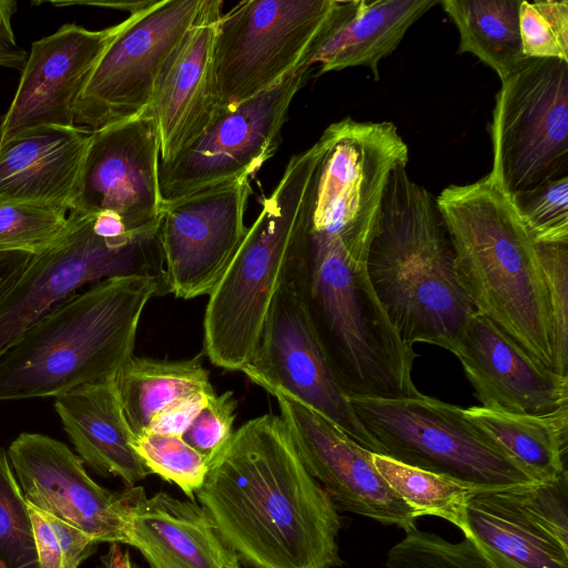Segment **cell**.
<instances>
[{"label":"cell","instance_id":"obj_1","mask_svg":"<svg viewBox=\"0 0 568 568\" xmlns=\"http://www.w3.org/2000/svg\"><path fill=\"white\" fill-rule=\"evenodd\" d=\"M199 504L252 568H335L342 520L280 415L239 427L210 463Z\"/></svg>","mask_w":568,"mask_h":568},{"label":"cell","instance_id":"obj_2","mask_svg":"<svg viewBox=\"0 0 568 568\" xmlns=\"http://www.w3.org/2000/svg\"><path fill=\"white\" fill-rule=\"evenodd\" d=\"M436 203L475 311L536 363L559 374L542 265L510 195L487 174L445 187Z\"/></svg>","mask_w":568,"mask_h":568},{"label":"cell","instance_id":"obj_3","mask_svg":"<svg viewBox=\"0 0 568 568\" xmlns=\"http://www.w3.org/2000/svg\"><path fill=\"white\" fill-rule=\"evenodd\" d=\"M405 164L388 180L367 252L374 292L400 339L453 351L475 312L460 284L436 197Z\"/></svg>","mask_w":568,"mask_h":568},{"label":"cell","instance_id":"obj_4","mask_svg":"<svg viewBox=\"0 0 568 568\" xmlns=\"http://www.w3.org/2000/svg\"><path fill=\"white\" fill-rule=\"evenodd\" d=\"M163 294L156 277L128 275L64 301L0 355V402L55 398L115 377L133 355L146 304Z\"/></svg>","mask_w":568,"mask_h":568},{"label":"cell","instance_id":"obj_5","mask_svg":"<svg viewBox=\"0 0 568 568\" xmlns=\"http://www.w3.org/2000/svg\"><path fill=\"white\" fill-rule=\"evenodd\" d=\"M317 146L293 155L209 295L203 349L210 362L241 372L253 358L266 314L284 272Z\"/></svg>","mask_w":568,"mask_h":568},{"label":"cell","instance_id":"obj_6","mask_svg":"<svg viewBox=\"0 0 568 568\" xmlns=\"http://www.w3.org/2000/svg\"><path fill=\"white\" fill-rule=\"evenodd\" d=\"M375 454L458 480L473 489H504L539 481L470 423L464 408L418 395L348 397Z\"/></svg>","mask_w":568,"mask_h":568},{"label":"cell","instance_id":"obj_7","mask_svg":"<svg viewBox=\"0 0 568 568\" xmlns=\"http://www.w3.org/2000/svg\"><path fill=\"white\" fill-rule=\"evenodd\" d=\"M92 222L93 215L69 212L65 233L0 287V355L87 285L128 275L154 276L164 285L159 229L120 245L98 236Z\"/></svg>","mask_w":568,"mask_h":568},{"label":"cell","instance_id":"obj_8","mask_svg":"<svg viewBox=\"0 0 568 568\" xmlns=\"http://www.w3.org/2000/svg\"><path fill=\"white\" fill-rule=\"evenodd\" d=\"M342 3L343 0H248L222 13L213 51L221 106L241 103L298 65L306 67Z\"/></svg>","mask_w":568,"mask_h":568},{"label":"cell","instance_id":"obj_9","mask_svg":"<svg viewBox=\"0 0 568 568\" xmlns=\"http://www.w3.org/2000/svg\"><path fill=\"white\" fill-rule=\"evenodd\" d=\"M488 173L509 195L568 176V62L527 59L501 82Z\"/></svg>","mask_w":568,"mask_h":568},{"label":"cell","instance_id":"obj_10","mask_svg":"<svg viewBox=\"0 0 568 568\" xmlns=\"http://www.w3.org/2000/svg\"><path fill=\"white\" fill-rule=\"evenodd\" d=\"M241 372L267 393L278 389L307 405L375 454V444L338 386L313 329L292 245L256 352Z\"/></svg>","mask_w":568,"mask_h":568},{"label":"cell","instance_id":"obj_11","mask_svg":"<svg viewBox=\"0 0 568 568\" xmlns=\"http://www.w3.org/2000/svg\"><path fill=\"white\" fill-rule=\"evenodd\" d=\"M308 75L310 69L298 65L271 88L223 108L189 148L159 163L162 202L254 175L276 152L290 105Z\"/></svg>","mask_w":568,"mask_h":568},{"label":"cell","instance_id":"obj_12","mask_svg":"<svg viewBox=\"0 0 568 568\" xmlns=\"http://www.w3.org/2000/svg\"><path fill=\"white\" fill-rule=\"evenodd\" d=\"M202 4L203 0H155L126 18L78 99L74 124L95 131L143 113Z\"/></svg>","mask_w":568,"mask_h":568},{"label":"cell","instance_id":"obj_13","mask_svg":"<svg viewBox=\"0 0 568 568\" xmlns=\"http://www.w3.org/2000/svg\"><path fill=\"white\" fill-rule=\"evenodd\" d=\"M7 454L28 504L77 527L98 544L130 546L132 506L142 487L111 491L100 486L77 454L43 434H20Z\"/></svg>","mask_w":568,"mask_h":568},{"label":"cell","instance_id":"obj_14","mask_svg":"<svg viewBox=\"0 0 568 568\" xmlns=\"http://www.w3.org/2000/svg\"><path fill=\"white\" fill-rule=\"evenodd\" d=\"M251 193L250 179L241 178L162 202L159 237L166 294L183 300L211 294L247 232Z\"/></svg>","mask_w":568,"mask_h":568},{"label":"cell","instance_id":"obj_15","mask_svg":"<svg viewBox=\"0 0 568 568\" xmlns=\"http://www.w3.org/2000/svg\"><path fill=\"white\" fill-rule=\"evenodd\" d=\"M468 535L493 568H568L567 473L549 483L474 489Z\"/></svg>","mask_w":568,"mask_h":568},{"label":"cell","instance_id":"obj_16","mask_svg":"<svg viewBox=\"0 0 568 568\" xmlns=\"http://www.w3.org/2000/svg\"><path fill=\"white\" fill-rule=\"evenodd\" d=\"M159 163L158 130L146 111L92 131L69 212L115 213L134 235L158 229Z\"/></svg>","mask_w":568,"mask_h":568},{"label":"cell","instance_id":"obj_17","mask_svg":"<svg viewBox=\"0 0 568 568\" xmlns=\"http://www.w3.org/2000/svg\"><path fill=\"white\" fill-rule=\"evenodd\" d=\"M297 455L337 509L396 526L416 527L418 515L385 481L366 450L322 414L278 389L268 392Z\"/></svg>","mask_w":568,"mask_h":568},{"label":"cell","instance_id":"obj_18","mask_svg":"<svg viewBox=\"0 0 568 568\" xmlns=\"http://www.w3.org/2000/svg\"><path fill=\"white\" fill-rule=\"evenodd\" d=\"M124 20L102 30L65 23L31 44L13 99L0 123V146L47 126H74L75 105Z\"/></svg>","mask_w":568,"mask_h":568},{"label":"cell","instance_id":"obj_19","mask_svg":"<svg viewBox=\"0 0 568 568\" xmlns=\"http://www.w3.org/2000/svg\"><path fill=\"white\" fill-rule=\"evenodd\" d=\"M221 0H203L193 24L166 61L145 110L154 120L160 163L189 148L221 113L213 51Z\"/></svg>","mask_w":568,"mask_h":568},{"label":"cell","instance_id":"obj_20","mask_svg":"<svg viewBox=\"0 0 568 568\" xmlns=\"http://www.w3.org/2000/svg\"><path fill=\"white\" fill-rule=\"evenodd\" d=\"M483 407L540 414L568 405V376L536 363L475 311L453 351Z\"/></svg>","mask_w":568,"mask_h":568},{"label":"cell","instance_id":"obj_21","mask_svg":"<svg viewBox=\"0 0 568 568\" xmlns=\"http://www.w3.org/2000/svg\"><path fill=\"white\" fill-rule=\"evenodd\" d=\"M130 546L150 568H241L207 511L195 500L166 491L148 497L144 490L132 506Z\"/></svg>","mask_w":568,"mask_h":568},{"label":"cell","instance_id":"obj_22","mask_svg":"<svg viewBox=\"0 0 568 568\" xmlns=\"http://www.w3.org/2000/svg\"><path fill=\"white\" fill-rule=\"evenodd\" d=\"M92 131L47 126L0 146V201L70 210Z\"/></svg>","mask_w":568,"mask_h":568},{"label":"cell","instance_id":"obj_23","mask_svg":"<svg viewBox=\"0 0 568 568\" xmlns=\"http://www.w3.org/2000/svg\"><path fill=\"white\" fill-rule=\"evenodd\" d=\"M54 409L78 456L102 476L136 486L149 471L132 447V433L113 378L74 387L54 398Z\"/></svg>","mask_w":568,"mask_h":568},{"label":"cell","instance_id":"obj_24","mask_svg":"<svg viewBox=\"0 0 568 568\" xmlns=\"http://www.w3.org/2000/svg\"><path fill=\"white\" fill-rule=\"evenodd\" d=\"M440 0H343L311 52L306 67L317 73L367 67L375 81L379 62L392 54L410 26Z\"/></svg>","mask_w":568,"mask_h":568},{"label":"cell","instance_id":"obj_25","mask_svg":"<svg viewBox=\"0 0 568 568\" xmlns=\"http://www.w3.org/2000/svg\"><path fill=\"white\" fill-rule=\"evenodd\" d=\"M464 415L539 483L567 473L568 405L540 414L473 406Z\"/></svg>","mask_w":568,"mask_h":568},{"label":"cell","instance_id":"obj_26","mask_svg":"<svg viewBox=\"0 0 568 568\" xmlns=\"http://www.w3.org/2000/svg\"><path fill=\"white\" fill-rule=\"evenodd\" d=\"M125 419L134 435L175 399L213 389L200 355L182 361L132 355L114 377Z\"/></svg>","mask_w":568,"mask_h":568},{"label":"cell","instance_id":"obj_27","mask_svg":"<svg viewBox=\"0 0 568 568\" xmlns=\"http://www.w3.org/2000/svg\"><path fill=\"white\" fill-rule=\"evenodd\" d=\"M521 0H440L459 33L458 53H471L490 67L500 82L527 60L523 52L518 9Z\"/></svg>","mask_w":568,"mask_h":568},{"label":"cell","instance_id":"obj_28","mask_svg":"<svg viewBox=\"0 0 568 568\" xmlns=\"http://www.w3.org/2000/svg\"><path fill=\"white\" fill-rule=\"evenodd\" d=\"M378 473L418 517L433 516L468 535L467 504L471 487L453 478L372 454Z\"/></svg>","mask_w":568,"mask_h":568},{"label":"cell","instance_id":"obj_29","mask_svg":"<svg viewBox=\"0 0 568 568\" xmlns=\"http://www.w3.org/2000/svg\"><path fill=\"white\" fill-rule=\"evenodd\" d=\"M69 210L63 206L0 201V254L38 255L67 231Z\"/></svg>","mask_w":568,"mask_h":568},{"label":"cell","instance_id":"obj_30","mask_svg":"<svg viewBox=\"0 0 568 568\" xmlns=\"http://www.w3.org/2000/svg\"><path fill=\"white\" fill-rule=\"evenodd\" d=\"M0 568H39L33 528L8 454L0 448Z\"/></svg>","mask_w":568,"mask_h":568},{"label":"cell","instance_id":"obj_31","mask_svg":"<svg viewBox=\"0 0 568 568\" xmlns=\"http://www.w3.org/2000/svg\"><path fill=\"white\" fill-rule=\"evenodd\" d=\"M132 447L149 474L176 485L191 500L202 486L209 470L206 458L181 436L141 433L134 435Z\"/></svg>","mask_w":568,"mask_h":568},{"label":"cell","instance_id":"obj_32","mask_svg":"<svg viewBox=\"0 0 568 568\" xmlns=\"http://www.w3.org/2000/svg\"><path fill=\"white\" fill-rule=\"evenodd\" d=\"M383 568H493L469 537L450 541L417 527L393 545Z\"/></svg>","mask_w":568,"mask_h":568},{"label":"cell","instance_id":"obj_33","mask_svg":"<svg viewBox=\"0 0 568 568\" xmlns=\"http://www.w3.org/2000/svg\"><path fill=\"white\" fill-rule=\"evenodd\" d=\"M518 18L527 59L568 62V0H521Z\"/></svg>","mask_w":568,"mask_h":568},{"label":"cell","instance_id":"obj_34","mask_svg":"<svg viewBox=\"0 0 568 568\" xmlns=\"http://www.w3.org/2000/svg\"><path fill=\"white\" fill-rule=\"evenodd\" d=\"M536 243L568 242V176L510 195Z\"/></svg>","mask_w":568,"mask_h":568},{"label":"cell","instance_id":"obj_35","mask_svg":"<svg viewBox=\"0 0 568 568\" xmlns=\"http://www.w3.org/2000/svg\"><path fill=\"white\" fill-rule=\"evenodd\" d=\"M39 568H79L99 545L74 526L28 504Z\"/></svg>","mask_w":568,"mask_h":568},{"label":"cell","instance_id":"obj_36","mask_svg":"<svg viewBox=\"0 0 568 568\" xmlns=\"http://www.w3.org/2000/svg\"><path fill=\"white\" fill-rule=\"evenodd\" d=\"M536 245L547 285L558 372L568 376V242Z\"/></svg>","mask_w":568,"mask_h":568},{"label":"cell","instance_id":"obj_37","mask_svg":"<svg viewBox=\"0 0 568 568\" xmlns=\"http://www.w3.org/2000/svg\"><path fill=\"white\" fill-rule=\"evenodd\" d=\"M237 402L231 390L214 394L196 416L182 438L210 463L226 446L233 435Z\"/></svg>","mask_w":568,"mask_h":568},{"label":"cell","instance_id":"obj_38","mask_svg":"<svg viewBox=\"0 0 568 568\" xmlns=\"http://www.w3.org/2000/svg\"><path fill=\"white\" fill-rule=\"evenodd\" d=\"M214 394L213 389L197 390L175 399L151 419L144 432L182 437Z\"/></svg>","mask_w":568,"mask_h":568},{"label":"cell","instance_id":"obj_39","mask_svg":"<svg viewBox=\"0 0 568 568\" xmlns=\"http://www.w3.org/2000/svg\"><path fill=\"white\" fill-rule=\"evenodd\" d=\"M18 10V2L14 0H0V48L13 49L17 44L12 29V17Z\"/></svg>","mask_w":568,"mask_h":568},{"label":"cell","instance_id":"obj_40","mask_svg":"<svg viewBox=\"0 0 568 568\" xmlns=\"http://www.w3.org/2000/svg\"><path fill=\"white\" fill-rule=\"evenodd\" d=\"M155 0H146V1H50V3L63 7V6H73V4H85V6H97V7H105L110 9L128 11L130 16L141 12L142 10L151 7Z\"/></svg>","mask_w":568,"mask_h":568},{"label":"cell","instance_id":"obj_41","mask_svg":"<svg viewBox=\"0 0 568 568\" xmlns=\"http://www.w3.org/2000/svg\"><path fill=\"white\" fill-rule=\"evenodd\" d=\"M33 255L27 253L0 254V287L18 274Z\"/></svg>","mask_w":568,"mask_h":568},{"label":"cell","instance_id":"obj_42","mask_svg":"<svg viewBox=\"0 0 568 568\" xmlns=\"http://www.w3.org/2000/svg\"><path fill=\"white\" fill-rule=\"evenodd\" d=\"M102 564L103 568H134L129 552L119 544L110 545L106 555L102 558Z\"/></svg>","mask_w":568,"mask_h":568},{"label":"cell","instance_id":"obj_43","mask_svg":"<svg viewBox=\"0 0 568 568\" xmlns=\"http://www.w3.org/2000/svg\"><path fill=\"white\" fill-rule=\"evenodd\" d=\"M27 58V51L20 47L13 49L0 48V67L21 71Z\"/></svg>","mask_w":568,"mask_h":568},{"label":"cell","instance_id":"obj_44","mask_svg":"<svg viewBox=\"0 0 568 568\" xmlns=\"http://www.w3.org/2000/svg\"><path fill=\"white\" fill-rule=\"evenodd\" d=\"M134 568H141V567H135V566H134Z\"/></svg>","mask_w":568,"mask_h":568}]
</instances>
